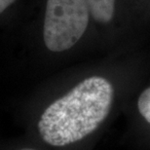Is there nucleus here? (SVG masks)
<instances>
[{"label":"nucleus","mask_w":150,"mask_h":150,"mask_svg":"<svg viewBox=\"0 0 150 150\" xmlns=\"http://www.w3.org/2000/svg\"><path fill=\"white\" fill-rule=\"evenodd\" d=\"M137 111L146 125L150 127V86L142 92L137 98Z\"/></svg>","instance_id":"20e7f679"},{"label":"nucleus","mask_w":150,"mask_h":150,"mask_svg":"<svg viewBox=\"0 0 150 150\" xmlns=\"http://www.w3.org/2000/svg\"><path fill=\"white\" fill-rule=\"evenodd\" d=\"M115 91L101 76L87 77L44 108L34 136L44 148L74 150L90 142L112 110Z\"/></svg>","instance_id":"f257e3e1"},{"label":"nucleus","mask_w":150,"mask_h":150,"mask_svg":"<svg viewBox=\"0 0 150 150\" xmlns=\"http://www.w3.org/2000/svg\"><path fill=\"white\" fill-rule=\"evenodd\" d=\"M90 15L87 0H47L43 26L46 47L56 53L72 48L85 33Z\"/></svg>","instance_id":"f03ea898"},{"label":"nucleus","mask_w":150,"mask_h":150,"mask_svg":"<svg viewBox=\"0 0 150 150\" xmlns=\"http://www.w3.org/2000/svg\"><path fill=\"white\" fill-rule=\"evenodd\" d=\"M16 0H0V12L3 13L9 6L12 5Z\"/></svg>","instance_id":"39448f33"},{"label":"nucleus","mask_w":150,"mask_h":150,"mask_svg":"<svg viewBox=\"0 0 150 150\" xmlns=\"http://www.w3.org/2000/svg\"><path fill=\"white\" fill-rule=\"evenodd\" d=\"M13 150H41L38 147L34 145H23V146H20V147H17Z\"/></svg>","instance_id":"423d86ee"},{"label":"nucleus","mask_w":150,"mask_h":150,"mask_svg":"<svg viewBox=\"0 0 150 150\" xmlns=\"http://www.w3.org/2000/svg\"><path fill=\"white\" fill-rule=\"evenodd\" d=\"M87 2L95 21L107 23L112 20L115 12V0H87Z\"/></svg>","instance_id":"7ed1b4c3"}]
</instances>
